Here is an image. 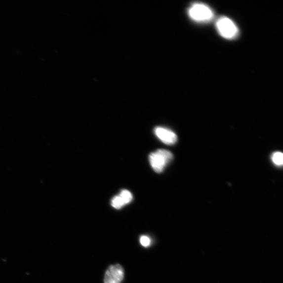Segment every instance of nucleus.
<instances>
[{"label": "nucleus", "mask_w": 283, "mask_h": 283, "mask_svg": "<svg viewBox=\"0 0 283 283\" xmlns=\"http://www.w3.org/2000/svg\"><path fill=\"white\" fill-rule=\"evenodd\" d=\"M124 278V270L120 264L111 265L105 276V283H121Z\"/></svg>", "instance_id": "nucleus-4"}, {"label": "nucleus", "mask_w": 283, "mask_h": 283, "mask_svg": "<svg viewBox=\"0 0 283 283\" xmlns=\"http://www.w3.org/2000/svg\"><path fill=\"white\" fill-rule=\"evenodd\" d=\"M272 160L274 164L278 166H282L283 164V155L282 153L280 152L274 153L272 155Z\"/></svg>", "instance_id": "nucleus-6"}, {"label": "nucleus", "mask_w": 283, "mask_h": 283, "mask_svg": "<svg viewBox=\"0 0 283 283\" xmlns=\"http://www.w3.org/2000/svg\"><path fill=\"white\" fill-rule=\"evenodd\" d=\"M173 158V154L168 151L160 149L152 153L149 157L151 165L156 172L160 173Z\"/></svg>", "instance_id": "nucleus-1"}, {"label": "nucleus", "mask_w": 283, "mask_h": 283, "mask_svg": "<svg viewBox=\"0 0 283 283\" xmlns=\"http://www.w3.org/2000/svg\"><path fill=\"white\" fill-rule=\"evenodd\" d=\"M119 196L121 197L125 205L129 203L133 199L132 194L128 191L123 190L120 193Z\"/></svg>", "instance_id": "nucleus-7"}, {"label": "nucleus", "mask_w": 283, "mask_h": 283, "mask_svg": "<svg viewBox=\"0 0 283 283\" xmlns=\"http://www.w3.org/2000/svg\"><path fill=\"white\" fill-rule=\"evenodd\" d=\"M216 27L220 35L225 39H234L238 34L236 25L227 17L220 18L216 23Z\"/></svg>", "instance_id": "nucleus-3"}, {"label": "nucleus", "mask_w": 283, "mask_h": 283, "mask_svg": "<svg viewBox=\"0 0 283 283\" xmlns=\"http://www.w3.org/2000/svg\"><path fill=\"white\" fill-rule=\"evenodd\" d=\"M188 14L190 18L197 22H207L213 16L211 8L206 5L195 3L189 8Z\"/></svg>", "instance_id": "nucleus-2"}, {"label": "nucleus", "mask_w": 283, "mask_h": 283, "mask_svg": "<svg viewBox=\"0 0 283 283\" xmlns=\"http://www.w3.org/2000/svg\"><path fill=\"white\" fill-rule=\"evenodd\" d=\"M111 205H112L114 208L117 209H120L123 207L125 204L121 197L119 195L115 197L112 200V201H111Z\"/></svg>", "instance_id": "nucleus-8"}, {"label": "nucleus", "mask_w": 283, "mask_h": 283, "mask_svg": "<svg viewBox=\"0 0 283 283\" xmlns=\"http://www.w3.org/2000/svg\"><path fill=\"white\" fill-rule=\"evenodd\" d=\"M140 243L143 246L148 247L151 244L150 239L147 236H143L140 238Z\"/></svg>", "instance_id": "nucleus-9"}, {"label": "nucleus", "mask_w": 283, "mask_h": 283, "mask_svg": "<svg viewBox=\"0 0 283 283\" xmlns=\"http://www.w3.org/2000/svg\"><path fill=\"white\" fill-rule=\"evenodd\" d=\"M154 132L161 141L167 145H173L177 141L176 134L166 128L157 127Z\"/></svg>", "instance_id": "nucleus-5"}]
</instances>
